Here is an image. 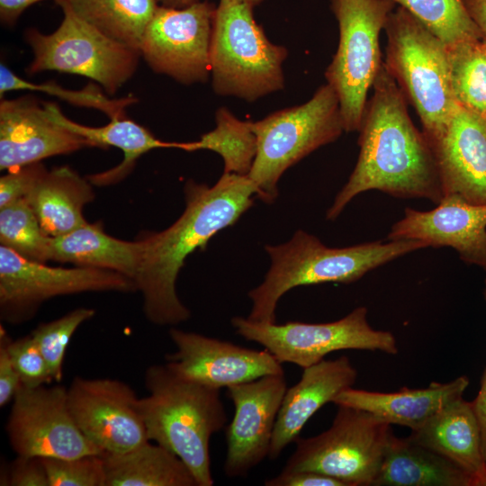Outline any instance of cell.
Masks as SVG:
<instances>
[{"mask_svg": "<svg viewBox=\"0 0 486 486\" xmlns=\"http://www.w3.org/2000/svg\"><path fill=\"white\" fill-rule=\"evenodd\" d=\"M0 243L29 260H50L51 237L43 231L25 199L0 208Z\"/></svg>", "mask_w": 486, "mask_h": 486, "instance_id": "33", "label": "cell"}, {"mask_svg": "<svg viewBox=\"0 0 486 486\" xmlns=\"http://www.w3.org/2000/svg\"><path fill=\"white\" fill-rule=\"evenodd\" d=\"M94 198L92 183L71 167L45 169L24 198L51 238L86 224L85 206Z\"/></svg>", "mask_w": 486, "mask_h": 486, "instance_id": "25", "label": "cell"}, {"mask_svg": "<svg viewBox=\"0 0 486 486\" xmlns=\"http://www.w3.org/2000/svg\"><path fill=\"white\" fill-rule=\"evenodd\" d=\"M367 313V308L361 306L331 322L261 323L235 316L230 323L238 336L263 346L281 364L291 363L304 369L338 350L381 351L396 355L398 345L394 335L373 328Z\"/></svg>", "mask_w": 486, "mask_h": 486, "instance_id": "11", "label": "cell"}, {"mask_svg": "<svg viewBox=\"0 0 486 486\" xmlns=\"http://www.w3.org/2000/svg\"><path fill=\"white\" fill-rule=\"evenodd\" d=\"M59 26L44 34L35 28L24 32L32 51L30 75L58 71L88 77L114 94L134 75L140 53L104 35L80 19L62 0Z\"/></svg>", "mask_w": 486, "mask_h": 486, "instance_id": "10", "label": "cell"}, {"mask_svg": "<svg viewBox=\"0 0 486 486\" xmlns=\"http://www.w3.org/2000/svg\"><path fill=\"white\" fill-rule=\"evenodd\" d=\"M215 121V129L196 141L185 142L184 151L216 152L223 159V173L248 176L256 154V139L249 121L239 120L226 107L217 110Z\"/></svg>", "mask_w": 486, "mask_h": 486, "instance_id": "30", "label": "cell"}, {"mask_svg": "<svg viewBox=\"0 0 486 486\" xmlns=\"http://www.w3.org/2000/svg\"><path fill=\"white\" fill-rule=\"evenodd\" d=\"M137 290L122 274L93 267H52L29 260L0 245L1 317L13 324L32 318L45 301L86 292Z\"/></svg>", "mask_w": 486, "mask_h": 486, "instance_id": "12", "label": "cell"}, {"mask_svg": "<svg viewBox=\"0 0 486 486\" xmlns=\"http://www.w3.org/2000/svg\"><path fill=\"white\" fill-rule=\"evenodd\" d=\"M42 0H0V19L2 23L13 26L20 15L31 5ZM58 3L62 0H55Z\"/></svg>", "mask_w": 486, "mask_h": 486, "instance_id": "42", "label": "cell"}, {"mask_svg": "<svg viewBox=\"0 0 486 486\" xmlns=\"http://www.w3.org/2000/svg\"><path fill=\"white\" fill-rule=\"evenodd\" d=\"M338 408L328 429L294 441L282 472H316L346 486H373L394 436L391 425L362 410Z\"/></svg>", "mask_w": 486, "mask_h": 486, "instance_id": "8", "label": "cell"}, {"mask_svg": "<svg viewBox=\"0 0 486 486\" xmlns=\"http://www.w3.org/2000/svg\"><path fill=\"white\" fill-rule=\"evenodd\" d=\"M46 167L41 162L13 170L0 178V208L24 199Z\"/></svg>", "mask_w": 486, "mask_h": 486, "instance_id": "38", "label": "cell"}, {"mask_svg": "<svg viewBox=\"0 0 486 486\" xmlns=\"http://www.w3.org/2000/svg\"><path fill=\"white\" fill-rule=\"evenodd\" d=\"M373 486H472V480L443 455L393 436Z\"/></svg>", "mask_w": 486, "mask_h": 486, "instance_id": "27", "label": "cell"}, {"mask_svg": "<svg viewBox=\"0 0 486 486\" xmlns=\"http://www.w3.org/2000/svg\"><path fill=\"white\" fill-rule=\"evenodd\" d=\"M17 455L70 459L104 452L77 427L63 385L29 387L16 392L6 424Z\"/></svg>", "mask_w": 486, "mask_h": 486, "instance_id": "13", "label": "cell"}, {"mask_svg": "<svg viewBox=\"0 0 486 486\" xmlns=\"http://www.w3.org/2000/svg\"><path fill=\"white\" fill-rule=\"evenodd\" d=\"M102 456L105 486H198L177 455L149 440L130 451Z\"/></svg>", "mask_w": 486, "mask_h": 486, "instance_id": "28", "label": "cell"}, {"mask_svg": "<svg viewBox=\"0 0 486 486\" xmlns=\"http://www.w3.org/2000/svg\"><path fill=\"white\" fill-rule=\"evenodd\" d=\"M409 437L455 464L478 486L486 463L472 401L462 397L450 402Z\"/></svg>", "mask_w": 486, "mask_h": 486, "instance_id": "23", "label": "cell"}, {"mask_svg": "<svg viewBox=\"0 0 486 486\" xmlns=\"http://www.w3.org/2000/svg\"><path fill=\"white\" fill-rule=\"evenodd\" d=\"M256 196V188L248 176L223 173L212 186L187 181L180 217L166 230L141 237L143 253L135 284L151 323L176 326L190 318L176 292L185 259L197 249L205 250L212 237L234 225L253 206Z\"/></svg>", "mask_w": 486, "mask_h": 486, "instance_id": "2", "label": "cell"}, {"mask_svg": "<svg viewBox=\"0 0 486 486\" xmlns=\"http://www.w3.org/2000/svg\"><path fill=\"white\" fill-rule=\"evenodd\" d=\"M339 41L325 77L335 91L344 130H359L367 94L382 66L379 37L395 4L391 0H331Z\"/></svg>", "mask_w": 486, "mask_h": 486, "instance_id": "9", "label": "cell"}, {"mask_svg": "<svg viewBox=\"0 0 486 486\" xmlns=\"http://www.w3.org/2000/svg\"><path fill=\"white\" fill-rule=\"evenodd\" d=\"M18 90L41 92L54 95L76 106L99 110L110 119L126 116V108L137 102V98L133 95L111 99L98 86L93 84L80 90H68L55 82L33 83L17 76L6 65L1 63V98L3 99L7 92Z\"/></svg>", "mask_w": 486, "mask_h": 486, "instance_id": "34", "label": "cell"}, {"mask_svg": "<svg viewBox=\"0 0 486 486\" xmlns=\"http://www.w3.org/2000/svg\"><path fill=\"white\" fill-rule=\"evenodd\" d=\"M83 21L140 51L145 30L158 7L157 0H64Z\"/></svg>", "mask_w": 486, "mask_h": 486, "instance_id": "29", "label": "cell"}, {"mask_svg": "<svg viewBox=\"0 0 486 486\" xmlns=\"http://www.w3.org/2000/svg\"><path fill=\"white\" fill-rule=\"evenodd\" d=\"M387 239L418 240L427 248L450 247L465 263L486 270V204L450 194L430 211L406 208Z\"/></svg>", "mask_w": 486, "mask_h": 486, "instance_id": "19", "label": "cell"}, {"mask_svg": "<svg viewBox=\"0 0 486 486\" xmlns=\"http://www.w3.org/2000/svg\"><path fill=\"white\" fill-rule=\"evenodd\" d=\"M465 8L480 31L482 40L486 43V0H463Z\"/></svg>", "mask_w": 486, "mask_h": 486, "instance_id": "44", "label": "cell"}, {"mask_svg": "<svg viewBox=\"0 0 486 486\" xmlns=\"http://www.w3.org/2000/svg\"><path fill=\"white\" fill-rule=\"evenodd\" d=\"M143 253V242L113 238L101 222L89 223L51 238L50 260L76 266L113 271L135 282Z\"/></svg>", "mask_w": 486, "mask_h": 486, "instance_id": "26", "label": "cell"}, {"mask_svg": "<svg viewBox=\"0 0 486 486\" xmlns=\"http://www.w3.org/2000/svg\"><path fill=\"white\" fill-rule=\"evenodd\" d=\"M91 148L84 138L57 123L32 95L0 103V169L13 170L54 156Z\"/></svg>", "mask_w": 486, "mask_h": 486, "instance_id": "20", "label": "cell"}, {"mask_svg": "<svg viewBox=\"0 0 486 486\" xmlns=\"http://www.w3.org/2000/svg\"><path fill=\"white\" fill-rule=\"evenodd\" d=\"M43 104L52 120L86 139L91 148L115 147L122 151L123 159L119 165L87 177L92 184L104 186L118 183L132 171L142 155L152 149H184L185 142L161 140L147 128L126 116L110 119V122L104 126L91 127L68 119L54 103L47 102Z\"/></svg>", "mask_w": 486, "mask_h": 486, "instance_id": "24", "label": "cell"}, {"mask_svg": "<svg viewBox=\"0 0 486 486\" xmlns=\"http://www.w3.org/2000/svg\"><path fill=\"white\" fill-rule=\"evenodd\" d=\"M145 385L149 394L140 408L148 439L177 455L198 486H212L210 439L227 422L220 389L183 378L166 364L148 367Z\"/></svg>", "mask_w": 486, "mask_h": 486, "instance_id": "4", "label": "cell"}, {"mask_svg": "<svg viewBox=\"0 0 486 486\" xmlns=\"http://www.w3.org/2000/svg\"><path fill=\"white\" fill-rule=\"evenodd\" d=\"M68 401L81 432L104 453H124L148 440L140 398L123 382L75 377Z\"/></svg>", "mask_w": 486, "mask_h": 486, "instance_id": "15", "label": "cell"}, {"mask_svg": "<svg viewBox=\"0 0 486 486\" xmlns=\"http://www.w3.org/2000/svg\"><path fill=\"white\" fill-rule=\"evenodd\" d=\"M22 385L21 376L16 370L6 347V332L1 326L0 331V406L4 407L14 400Z\"/></svg>", "mask_w": 486, "mask_h": 486, "instance_id": "40", "label": "cell"}, {"mask_svg": "<svg viewBox=\"0 0 486 486\" xmlns=\"http://www.w3.org/2000/svg\"><path fill=\"white\" fill-rule=\"evenodd\" d=\"M446 50L456 103L486 117V43L468 40Z\"/></svg>", "mask_w": 486, "mask_h": 486, "instance_id": "31", "label": "cell"}, {"mask_svg": "<svg viewBox=\"0 0 486 486\" xmlns=\"http://www.w3.org/2000/svg\"><path fill=\"white\" fill-rule=\"evenodd\" d=\"M253 8L237 0H220L216 5L210 68L219 95L253 102L284 87L287 49L268 40Z\"/></svg>", "mask_w": 486, "mask_h": 486, "instance_id": "5", "label": "cell"}, {"mask_svg": "<svg viewBox=\"0 0 486 486\" xmlns=\"http://www.w3.org/2000/svg\"><path fill=\"white\" fill-rule=\"evenodd\" d=\"M234 416L226 429L224 473L246 477L268 457L273 433L284 396L285 374H269L226 388Z\"/></svg>", "mask_w": 486, "mask_h": 486, "instance_id": "16", "label": "cell"}, {"mask_svg": "<svg viewBox=\"0 0 486 486\" xmlns=\"http://www.w3.org/2000/svg\"><path fill=\"white\" fill-rule=\"evenodd\" d=\"M466 375L447 382H431L426 388L402 387L393 392H370L352 387L332 401L337 406L362 410L390 425L421 428L450 402L462 398L469 385Z\"/></svg>", "mask_w": 486, "mask_h": 486, "instance_id": "22", "label": "cell"}, {"mask_svg": "<svg viewBox=\"0 0 486 486\" xmlns=\"http://www.w3.org/2000/svg\"><path fill=\"white\" fill-rule=\"evenodd\" d=\"M215 9L208 1L184 8L158 5L142 37L140 56L153 71L181 84L206 82Z\"/></svg>", "mask_w": 486, "mask_h": 486, "instance_id": "14", "label": "cell"}, {"mask_svg": "<svg viewBox=\"0 0 486 486\" xmlns=\"http://www.w3.org/2000/svg\"><path fill=\"white\" fill-rule=\"evenodd\" d=\"M472 404L481 430L482 453L486 463V368L482 378L479 392Z\"/></svg>", "mask_w": 486, "mask_h": 486, "instance_id": "43", "label": "cell"}, {"mask_svg": "<svg viewBox=\"0 0 486 486\" xmlns=\"http://www.w3.org/2000/svg\"><path fill=\"white\" fill-rule=\"evenodd\" d=\"M198 1L199 0H157L159 5L173 8H184Z\"/></svg>", "mask_w": 486, "mask_h": 486, "instance_id": "45", "label": "cell"}, {"mask_svg": "<svg viewBox=\"0 0 486 486\" xmlns=\"http://www.w3.org/2000/svg\"><path fill=\"white\" fill-rule=\"evenodd\" d=\"M383 30L386 71L414 107L423 133L439 130L457 105L446 46L400 6L389 14Z\"/></svg>", "mask_w": 486, "mask_h": 486, "instance_id": "7", "label": "cell"}, {"mask_svg": "<svg viewBox=\"0 0 486 486\" xmlns=\"http://www.w3.org/2000/svg\"><path fill=\"white\" fill-rule=\"evenodd\" d=\"M412 239L366 242L346 248H328L302 230L279 245H266L270 267L263 282L248 295L252 302L248 320L274 323L280 299L290 290L323 283L350 284L410 252L425 248Z\"/></svg>", "mask_w": 486, "mask_h": 486, "instance_id": "3", "label": "cell"}, {"mask_svg": "<svg viewBox=\"0 0 486 486\" xmlns=\"http://www.w3.org/2000/svg\"><path fill=\"white\" fill-rule=\"evenodd\" d=\"M94 313V310L90 308H77L55 320L38 325L30 333L38 344L56 382L63 379L64 356L72 336Z\"/></svg>", "mask_w": 486, "mask_h": 486, "instance_id": "35", "label": "cell"}, {"mask_svg": "<svg viewBox=\"0 0 486 486\" xmlns=\"http://www.w3.org/2000/svg\"><path fill=\"white\" fill-rule=\"evenodd\" d=\"M6 347L22 384L37 387L53 381L49 364L31 334L15 340L6 334Z\"/></svg>", "mask_w": 486, "mask_h": 486, "instance_id": "37", "label": "cell"}, {"mask_svg": "<svg viewBox=\"0 0 486 486\" xmlns=\"http://www.w3.org/2000/svg\"><path fill=\"white\" fill-rule=\"evenodd\" d=\"M357 372L349 358L341 356L306 367L300 381L288 388L279 410L268 458L277 459L300 435L308 420L325 404L356 382Z\"/></svg>", "mask_w": 486, "mask_h": 486, "instance_id": "21", "label": "cell"}, {"mask_svg": "<svg viewBox=\"0 0 486 486\" xmlns=\"http://www.w3.org/2000/svg\"><path fill=\"white\" fill-rule=\"evenodd\" d=\"M359 127L356 166L326 217L334 220L358 194L378 190L398 198L445 197L436 160L423 133L411 121L407 98L382 66L373 85Z\"/></svg>", "mask_w": 486, "mask_h": 486, "instance_id": "1", "label": "cell"}, {"mask_svg": "<svg viewBox=\"0 0 486 486\" xmlns=\"http://www.w3.org/2000/svg\"><path fill=\"white\" fill-rule=\"evenodd\" d=\"M256 139V154L248 174L256 197L271 203L278 182L292 166L345 131L338 98L328 85L317 89L306 103L249 121Z\"/></svg>", "mask_w": 486, "mask_h": 486, "instance_id": "6", "label": "cell"}, {"mask_svg": "<svg viewBox=\"0 0 486 486\" xmlns=\"http://www.w3.org/2000/svg\"><path fill=\"white\" fill-rule=\"evenodd\" d=\"M484 296H485V300H486V280H485Z\"/></svg>", "mask_w": 486, "mask_h": 486, "instance_id": "48", "label": "cell"}, {"mask_svg": "<svg viewBox=\"0 0 486 486\" xmlns=\"http://www.w3.org/2000/svg\"><path fill=\"white\" fill-rule=\"evenodd\" d=\"M176 351L166 364L179 376L221 389L260 377L284 374L282 364L266 349L255 350L229 341L172 327Z\"/></svg>", "mask_w": 486, "mask_h": 486, "instance_id": "17", "label": "cell"}, {"mask_svg": "<svg viewBox=\"0 0 486 486\" xmlns=\"http://www.w3.org/2000/svg\"><path fill=\"white\" fill-rule=\"evenodd\" d=\"M266 486H346L342 481L316 472H280L264 482Z\"/></svg>", "mask_w": 486, "mask_h": 486, "instance_id": "41", "label": "cell"}, {"mask_svg": "<svg viewBox=\"0 0 486 486\" xmlns=\"http://www.w3.org/2000/svg\"><path fill=\"white\" fill-rule=\"evenodd\" d=\"M41 460L50 486H105V467L102 454L70 459Z\"/></svg>", "mask_w": 486, "mask_h": 486, "instance_id": "36", "label": "cell"}, {"mask_svg": "<svg viewBox=\"0 0 486 486\" xmlns=\"http://www.w3.org/2000/svg\"><path fill=\"white\" fill-rule=\"evenodd\" d=\"M444 194L486 204V117L457 104L447 122L425 135Z\"/></svg>", "mask_w": 486, "mask_h": 486, "instance_id": "18", "label": "cell"}, {"mask_svg": "<svg viewBox=\"0 0 486 486\" xmlns=\"http://www.w3.org/2000/svg\"><path fill=\"white\" fill-rule=\"evenodd\" d=\"M0 485L50 486L48 475L40 457L17 455L4 474Z\"/></svg>", "mask_w": 486, "mask_h": 486, "instance_id": "39", "label": "cell"}, {"mask_svg": "<svg viewBox=\"0 0 486 486\" xmlns=\"http://www.w3.org/2000/svg\"><path fill=\"white\" fill-rule=\"evenodd\" d=\"M478 486H486V471L482 476V478L480 480Z\"/></svg>", "mask_w": 486, "mask_h": 486, "instance_id": "47", "label": "cell"}, {"mask_svg": "<svg viewBox=\"0 0 486 486\" xmlns=\"http://www.w3.org/2000/svg\"><path fill=\"white\" fill-rule=\"evenodd\" d=\"M407 10L446 48L458 43L482 40L476 24L463 0H391Z\"/></svg>", "mask_w": 486, "mask_h": 486, "instance_id": "32", "label": "cell"}, {"mask_svg": "<svg viewBox=\"0 0 486 486\" xmlns=\"http://www.w3.org/2000/svg\"><path fill=\"white\" fill-rule=\"evenodd\" d=\"M245 4H248L251 5L252 7H255L258 4H260L264 0H237Z\"/></svg>", "mask_w": 486, "mask_h": 486, "instance_id": "46", "label": "cell"}]
</instances>
